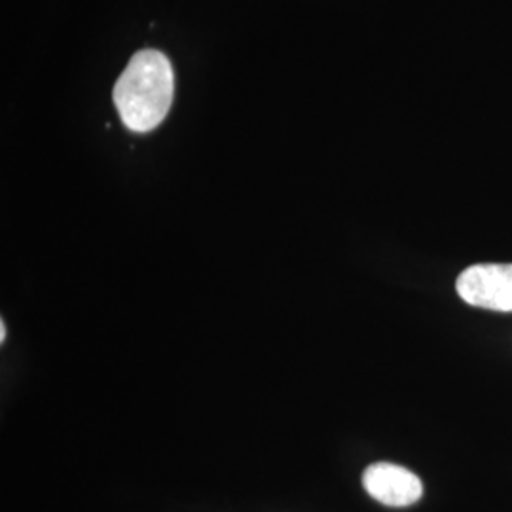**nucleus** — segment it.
<instances>
[{
	"instance_id": "obj_1",
	"label": "nucleus",
	"mask_w": 512,
	"mask_h": 512,
	"mask_svg": "<svg viewBox=\"0 0 512 512\" xmlns=\"http://www.w3.org/2000/svg\"><path fill=\"white\" fill-rule=\"evenodd\" d=\"M173 95V67L158 50H143L133 55L112 90L124 126L135 133L158 128L173 105Z\"/></svg>"
},
{
	"instance_id": "obj_2",
	"label": "nucleus",
	"mask_w": 512,
	"mask_h": 512,
	"mask_svg": "<svg viewBox=\"0 0 512 512\" xmlns=\"http://www.w3.org/2000/svg\"><path fill=\"white\" fill-rule=\"evenodd\" d=\"M456 289L475 308L512 311V264H475L459 274Z\"/></svg>"
},
{
	"instance_id": "obj_3",
	"label": "nucleus",
	"mask_w": 512,
	"mask_h": 512,
	"mask_svg": "<svg viewBox=\"0 0 512 512\" xmlns=\"http://www.w3.org/2000/svg\"><path fill=\"white\" fill-rule=\"evenodd\" d=\"M366 492L389 507H408L420 501L423 484L412 471L395 463H374L363 475Z\"/></svg>"
},
{
	"instance_id": "obj_4",
	"label": "nucleus",
	"mask_w": 512,
	"mask_h": 512,
	"mask_svg": "<svg viewBox=\"0 0 512 512\" xmlns=\"http://www.w3.org/2000/svg\"><path fill=\"white\" fill-rule=\"evenodd\" d=\"M6 340V329H4V323H0V342Z\"/></svg>"
}]
</instances>
